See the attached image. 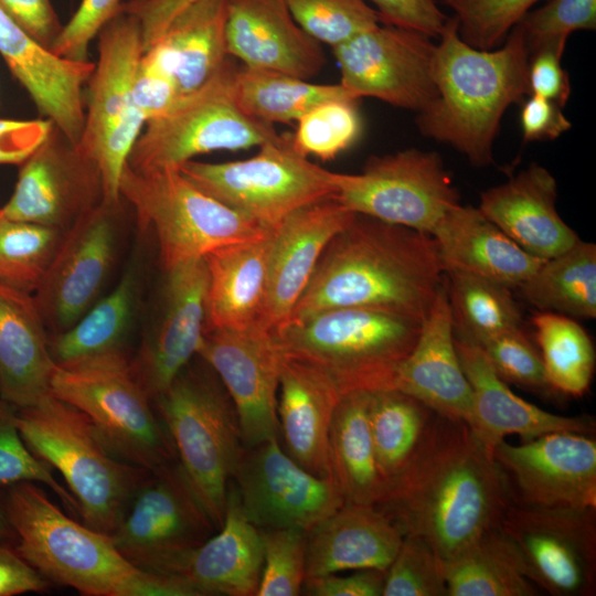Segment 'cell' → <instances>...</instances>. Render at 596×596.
Listing matches in <instances>:
<instances>
[{
  "label": "cell",
  "mask_w": 596,
  "mask_h": 596,
  "mask_svg": "<svg viewBox=\"0 0 596 596\" xmlns=\"http://www.w3.org/2000/svg\"><path fill=\"white\" fill-rule=\"evenodd\" d=\"M476 344L505 383L547 396L557 394L547 381L540 351L522 327L493 334Z\"/></svg>",
  "instance_id": "681fc988"
},
{
  "label": "cell",
  "mask_w": 596,
  "mask_h": 596,
  "mask_svg": "<svg viewBox=\"0 0 596 596\" xmlns=\"http://www.w3.org/2000/svg\"><path fill=\"white\" fill-rule=\"evenodd\" d=\"M393 387L443 417L471 423L472 391L456 350L445 277L414 347L396 370Z\"/></svg>",
  "instance_id": "d4e9b609"
},
{
  "label": "cell",
  "mask_w": 596,
  "mask_h": 596,
  "mask_svg": "<svg viewBox=\"0 0 596 596\" xmlns=\"http://www.w3.org/2000/svg\"><path fill=\"white\" fill-rule=\"evenodd\" d=\"M178 464L216 531L245 447L234 404L215 372L190 363L155 400Z\"/></svg>",
  "instance_id": "8992f818"
},
{
  "label": "cell",
  "mask_w": 596,
  "mask_h": 596,
  "mask_svg": "<svg viewBox=\"0 0 596 596\" xmlns=\"http://www.w3.org/2000/svg\"><path fill=\"white\" fill-rule=\"evenodd\" d=\"M301 29L332 49L381 24L369 0H286Z\"/></svg>",
  "instance_id": "bcb514c9"
},
{
  "label": "cell",
  "mask_w": 596,
  "mask_h": 596,
  "mask_svg": "<svg viewBox=\"0 0 596 596\" xmlns=\"http://www.w3.org/2000/svg\"><path fill=\"white\" fill-rule=\"evenodd\" d=\"M227 53L243 66L310 79L326 64L322 44L294 19L286 0H226Z\"/></svg>",
  "instance_id": "cb8c5ba5"
},
{
  "label": "cell",
  "mask_w": 596,
  "mask_h": 596,
  "mask_svg": "<svg viewBox=\"0 0 596 596\" xmlns=\"http://www.w3.org/2000/svg\"><path fill=\"white\" fill-rule=\"evenodd\" d=\"M283 355L273 330L259 323L204 332L196 356L230 395L245 448L280 437L277 390Z\"/></svg>",
  "instance_id": "e0dca14e"
},
{
  "label": "cell",
  "mask_w": 596,
  "mask_h": 596,
  "mask_svg": "<svg viewBox=\"0 0 596 596\" xmlns=\"http://www.w3.org/2000/svg\"><path fill=\"white\" fill-rule=\"evenodd\" d=\"M448 596H536L541 593L496 526L443 562Z\"/></svg>",
  "instance_id": "f35d334b"
},
{
  "label": "cell",
  "mask_w": 596,
  "mask_h": 596,
  "mask_svg": "<svg viewBox=\"0 0 596 596\" xmlns=\"http://www.w3.org/2000/svg\"><path fill=\"white\" fill-rule=\"evenodd\" d=\"M104 203L99 169L55 126L22 163L4 219L67 231Z\"/></svg>",
  "instance_id": "ac0fdd59"
},
{
  "label": "cell",
  "mask_w": 596,
  "mask_h": 596,
  "mask_svg": "<svg viewBox=\"0 0 596 596\" xmlns=\"http://www.w3.org/2000/svg\"><path fill=\"white\" fill-rule=\"evenodd\" d=\"M181 95L171 77L142 54L134 79L132 103L146 119L166 113Z\"/></svg>",
  "instance_id": "9f6ffc18"
},
{
  "label": "cell",
  "mask_w": 596,
  "mask_h": 596,
  "mask_svg": "<svg viewBox=\"0 0 596 596\" xmlns=\"http://www.w3.org/2000/svg\"><path fill=\"white\" fill-rule=\"evenodd\" d=\"M273 231L204 256L207 269L205 331L259 323L267 288Z\"/></svg>",
  "instance_id": "e575fe53"
},
{
  "label": "cell",
  "mask_w": 596,
  "mask_h": 596,
  "mask_svg": "<svg viewBox=\"0 0 596 596\" xmlns=\"http://www.w3.org/2000/svg\"><path fill=\"white\" fill-rule=\"evenodd\" d=\"M370 393L353 391L343 394L330 424L331 471L347 503L375 505L386 490L372 441Z\"/></svg>",
  "instance_id": "d590c367"
},
{
  "label": "cell",
  "mask_w": 596,
  "mask_h": 596,
  "mask_svg": "<svg viewBox=\"0 0 596 596\" xmlns=\"http://www.w3.org/2000/svg\"><path fill=\"white\" fill-rule=\"evenodd\" d=\"M237 68L228 57L203 85L147 120L127 164L140 171L179 169L200 155L260 147L278 138L272 124L253 118L238 105L234 89Z\"/></svg>",
  "instance_id": "30bf717a"
},
{
  "label": "cell",
  "mask_w": 596,
  "mask_h": 596,
  "mask_svg": "<svg viewBox=\"0 0 596 596\" xmlns=\"http://www.w3.org/2000/svg\"><path fill=\"white\" fill-rule=\"evenodd\" d=\"M119 194L134 207L140 228L155 234L164 272L272 232L207 195L174 168L140 171L126 164Z\"/></svg>",
  "instance_id": "9c48e42d"
},
{
  "label": "cell",
  "mask_w": 596,
  "mask_h": 596,
  "mask_svg": "<svg viewBox=\"0 0 596 596\" xmlns=\"http://www.w3.org/2000/svg\"><path fill=\"white\" fill-rule=\"evenodd\" d=\"M359 99L341 98L318 105L297 120L291 135L294 147L308 157L331 160L350 148L360 137L362 119Z\"/></svg>",
  "instance_id": "f6af8a7d"
},
{
  "label": "cell",
  "mask_w": 596,
  "mask_h": 596,
  "mask_svg": "<svg viewBox=\"0 0 596 596\" xmlns=\"http://www.w3.org/2000/svg\"><path fill=\"white\" fill-rule=\"evenodd\" d=\"M17 408L0 398V488L20 482L50 488L70 512L79 515L76 499L54 476L52 468L36 457L22 439L15 421Z\"/></svg>",
  "instance_id": "7dc6e473"
},
{
  "label": "cell",
  "mask_w": 596,
  "mask_h": 596,
  "mask_svg": "<svg viewBox=\"0 0 596 596\" xmlns=\"http://www.w3.org/2000/svg\"><path fill=\"white\" fill-rule=\"evenodd\" d=\"M520 118L524 141L554 140L572 127L561 106L533 94L522 104Z\"/></svg>",
  "instance_id": "6125c7cd"
},
{
  "label": "cell",
  "mask_w": 596,
  "mask_h": 596,
  "mask_svg": "<svg viewBox=\"0 0 596 596\" xmlns=\"http://www.w3.org/2000/svg\"><path fill=\"white\" fill-rule=\"evenodd\" d=\"M563 44L543 47L530 55L528 84L530 95H538L563 107L571 94L570 77L561 61Z\"/></svg>",
  "instance_id": "11a10c76"
},
{
  "label": "cell",
  "mask_w": 596,
  "mask_h": 596,
  "mask_svg": "<svg viewBox=\"0 0 596 596\" xmlns=\"http://www.w3.org/2000/svg\"><path fill=\"white\" fill-rule=\"evenodd\" d=\"M241 108L253 118L274 125L297 121L318 105L356 98L339 84H316L279 72L241 66L234 81Z\"/></svg>",
  "instance_id": "ab89813d"
},
{
  "label": "cell",
  "mask_w": 596,
  "mask_h": 596,
  "mask_svg": "<svg viewBox=\"0 0 596 596\" xmlns=\"http://www.w3.org/2000/svg\"><path fill=\"white\" fill-rule=\"evenodd\" d=\"M540 0H443L455 13L461 39L490 50L530 12Z\"/></svg>",
  "instance_id": "816d5d0a"
},
{
  "label": "cell",
  "mask_w": 596,
  "mask_h": 596,
  "mask_svg": "<svg viewBox=\"0 0 596 596\" xmlns=\"http://www.w3.org/2000/svg\"><path fill=\"white\" fill-rule=\"evenodd\" d=\"M198 1L200 0H128L124 1L123 10L139 22L145 52L180 11Z\"/></svg>",
  "instance_id": "e7e4bbea"
},
{
  "label": "cell",
  "mask_w": 596,
  "mask_h": 596,
  "mask_svg": "<svg viewBox=\"0 0 596 596\" xmlns=\"http://www.w3.org/2000/svg\"><path fill=\"white\" fill-rule=\"evenodd\" d=\"M519 289L539 311L594 319L596 245L579 240L562 254L543 260Z\"/></svg>",
  "instance_id": "74e56055"
},
{
  "label": "cell",
  "mask_w": 596,
  "mask_h": 596,
  "mask_svg": "<svg viewBox=\"0 0 596 596\" xmlns=\"http://www.w3.org/2000/svg\"><path fill=\"white\" fill-rule=\"evenodd\" d=\"M556 200L555 178L544 167L531 163L483 191L478 209L525 252L549 259L581 240L558 214Z\"/></svg>",
  "instance_id": "484cf974"
},
{
  "label": "cell",
  "mask_w": 596,
  "mask_h": 596,
  "mask_svg": "<svg viewBox=\"0 0 596 596\" xmlns=\"http://www.w3.org/2000/svg\"><path fill=\"white\" fill-rule=\"evenodd\" d=\"M97 39L98 60L87 82L84 128L77 143L91 159L107 135L137 108L132 85L143 54L140 24L123 9Z\"/></svg>",
  "instance_id": "f546056e"
},
{
  "label": "cell",
  "mask_w": 596,
  "mask_h": 596,
  "mask_svg": "<svg viewBox=\"0 0 596 596\" xmlns=\"http://www.w3.org/2000/svg\"><path fill=\"white\" fill-rule=\"evenodd\" d=\"M435 45L436 98L417 113L416 125L428 138L464 155L475 167L492 162V147L504 111L530 95L529 51L517 24L501 49L482 50L459 35L448 18Z\"/></svg>",
  "instance_id": "3957f363"
},
{
  "label": "cell",
  "mask_w": 596,
  "mask_h": 596,
  "mask_svg": "<svg viewBox=\"0 0 596 596\" xmlns=\"http://www.w3.org/2000/svg\"><path fill=\"white\" fill-rule=\"evenodd\" d=\"M259 535L263 567L256 596L300 595L306 578V531L262 529Z\"/></svg>",
  "instance_id": "c3c4849f"
},
{
  "label": "cell",
  "mask_w": 596,
  "mask_h": 596,
  "mask_svg": "<svg viewBox=\"0 0 596 596\" xmlns=\"http://www.w3.org/2000/svg\"><path fill=\"white\" fill-rule=\"evenodd\" d=\"M232 480L244 514L259 530L308 531L344 503L334 477H318L300 467L279 438L245 448Z\"/></svg>",
  "instance_id": "2e32d148"
},
{
  "label": "cell",
  "mask_w": 596,
  "mask_h": 596,
  "mask_svg": "<svg viewBox=\"0 0 596 596\" xmlns=\"http://www.w3.org/2000/svg\"><path fill=\"white\" fill-rule=\"evenodd\" d=\"M444 277L433 235L355 214L324 248L290 319L362 308L423 321Z\"/></svg>",
  "instance_id": "7a4b0ae2"
},
{
  "label": "cell",
  "mask_w": 596,
  "mask_h": 596,
  "mask_svg": "<svg viewBox=\"0 0 596 596\" xmlns=\"http://www.w3.org/2000/svg\"><path fill=\"white\" fill-rule=\"evenodd\" d=\"M437 415L421 401L394 387L370 393L372 441L386 487L415 459L428 439Z\"/></svg>",
  "instance_id": "8d00e7d4"
},
{
  "label": "cell",
  "mask_w": 596,
  "mask_h": 596,
  "mask_svg": "<svg viewBox=\"0 0 596 596\" xmlns=\"http://www.w3.org/2000/svg\"><path fill=\"white\" fill-rule=\"evenodd\" d=\"M518 24L529 55L546 46L566 45L571 33L596 29V0H550Z\"/></svg>",
  "instance_id": "f5cc1de1"
},
{
  "label": "cell",
  "mask_w": 596,
  "mask_h": 596,
  "mask_svg": "<svg viewBox=\"0 0 596 596\" xmlns=\"http://www.w3.org/2000/svg\"><path fill=\"white\" fill-rule=\"evenodd\" d=\"M50 119H0V164H22L46 140Z\"/></svg>",
  "instance_id": "680465c9"
},
{
  "label": "cell",
  "mask_w": 596,
  "mask_h": 596,
  "mask_svg": "<svg viewBox=\"0 0 596 596\" xmlns=\"http://www.w3.org/2000/svg\"><path fill=\"white\" fill-rule=\"evenodd\" d=\"M382 24H390L438 38L448 18L434 0H369Z\"/></svg>",
  "instance_id": "6f0895ef"
},
{
  "label": "cell",
  "mask_w": 596,
  "mask_h": 596,
  "mask_svg": "<svg viewBox=\"0 0 596 596\" xmlns=\"http://www.w3.org/2000/svg\"><path fill=\"white\" fill-rule=\"evenodd\" d=\"M446 270H460L519 288L542 264L478 207L458 204L432 233Z\"/></svg>",
  "instance_id": "d6a6232c"
},
{
  "label": "cell",
  "mask_w": 596,
  "mask_h": 596,
  "mask_svg": "<svg viewBox=\"0 0 596 596\" xmlns=\"http://www.w3.org/2000/svg\"><path fill=\"white\" fill-rule=\"evenodd\" d=\"M123 0H81L70 21L51 46L60 57L88 61V46L100 29L123 9Z\"/></svg>",
  "instance_id": "db71d44e"
},
{
  "label": "cell",
  "mask_w": 596,
  "mask_h": 596,
  "mask_svg": "<svg viewBox=\"0 0 596 596\" xmlns=\"http://www.w3.org/2000/svg\"><path fill=\"white\" fill-rule=\"evenodd\" d=\"M384 583V571L364 568L349 575L333 573L306 578L302 590L312 596H381Z\"/></svg>",
  "instance_id": "94428289"
},
{
  "label": "cell",
  "mask_w": 596,
  "mask_h": 596,
  "mask_svg": "<svg viewBox=\"0 0 596 596\" xmlns=\"http://www.w3.org/2000/svg\"><path fill=\"white\" fill-rule=\"evenodd\" d=\"M50 581L26 562L10 542L0 541V596L43 593Z\"/></svg>",
  "instance_id": "be15d7a7"
},
{
  "label": "cell",
  "mask_w": 596,
  "mask_h": 596,
  "mask_svg": "<svg viewBox=\"0 0 596 596\" xmlns=\"http://www.w3.org/2000/svg\"><path fill=\"white\" fill-rule=\"evenodd\" d=\"M0 541L15 543L17 534L6 512L2 494H0Z\"/></svg>",
  "instance_id": "03108f58"
},
{
  "label": "cell",
  "mask_w": 596,
  "mask_h": 596,
  "mask_svg": "<svg viewBox=\"0 0 596 596\" xmlns=\"http://www.w3.org/2000/svg\"><path fill=\"white\" fill-rule=\"evenodd\" d=\"M179 170L201 191L267 231L297 209L336 191L332 171L298 152L291 135H279L247 159L219 163L190 160Z\"/></svg>",
  "instance_id": "8fae6325"
},
{
  "label": "cell",
  "mask_w": 596,
  "mask_h": 596,
  "mask_svg": "<svg viewBox=\"0 0 596 596\" xmlns=\"http://www.w3.org/2000/svg\"><path fill=\"white\" fill-rule=\"evenodd\" d=\"M215 531L175 461L146 477L110 538L136 567L169 576L182 556Z\"/></svg>",
  "instance_id": "5bb4252c"
},
{
  "label": "cell",
  "mask_w": 596,
  "mask_h": 596,
  "mask_svg": "<svg viewBox=\"0 0 596 596\" xmlns=\"http://www.w3.org/2000/svg\"><path fill=\"white\" fill-rule=\"evenodd\" d=\"M226 0H200L180 11L143 55L188 94L209 81L230 57Z\"/></svg>",
  "instance_id": "836d02e7"
},
{
  "label": "cell",
  "mask_w": 596,
  "mask_h": 596,
  "mask_svg": "<svg viewBox=\"0 0 596 596\" xmlns=\"http://www.w3.org/2000/svg\"><path fill=\"white\" fill-rule=\"evenodd\" d=\"M54 365L34 295L0 283V398L17 409L34 405L51 392Z\"/></svg>",
  "instance_id": "1f68e13d"
},
{
  "label": "cell",
  "mask_w": 596,
  "mask_h": 596,
  "mask_svg": "<svg viewBox=\"0 0 596 596\" xmlns=\"http://www.w3.org/2000/svg\"><path fill=\"white\" fill-rule=\"evenodd\" d=\"M137 276L130 269L114 290L92 306L68 329L49 336V347L55 363L125 350L137 302Z\"/></svg>",
  "instance_id": "60d3db41"
},
{
  "label": "cell",
  "mask_w": 596,
  "mask_h": 596,
  "mask_svg": "<svg viewBox=\"0 0 596 596\" xmlns=\"http://www.w3.org/2000/svg\"><path fill=\"white\" fill-rule=\"evenodd\" d=\"M50 391L82 411L120 459L150 472L178 461L126 350L55 363Z\"/></svg>",
  "instance_id": "ba28073f"
},
{
  "label": "cell",
  "mask_w": 596,
  "mask_h": 596,
  "mask_svg": "<svg viewBox=\"0 0 596 596\" xmlns=\"http://www.w3.org/2000/svg\"><path fill=\"white\" fill-rule=\"evenodd\" d=\"M0 55L39 113L77 145L85 120L84 85L95 63L57 56L0 9Z\"/></svg>",
  "instance_id": "603a6c76"
},
{
  "label": "cell",
  "mask_w": 596,
  "mask_h": 596,
  "mask_svg": "<svg viewBox=\"0 0 596 596\" xmlns=\"http://www.w3.org/2000/svg\"><path fill=\"white\" fill-rule=\"evenodd\" d=\"M15 421L29 449L63 477L83 523L110 535L150 471L116 456L82 411L51 392Z\"/></svg>",
  "instance_id": "5b68a950"
},
{
  "label": "cell",
  "mask_w": 596,
  "mask_h": 596,
  "mask_svg": "<svg viewBox=\"0 0 596 596\" xmlns=\"http://www.w3.org/2000/svg\"><path fill=\"white\" fill-rule=\"evenodd\" d=\"M64 232L0 217V283L34 295Z\"/></svg>",
  "instance_id": "ee69618b"
},
{
  "label": "cell",
  "mask_w": 596,
  "mask_h": 596,
  "mask_svg": "<svg viewBox=\"0 0 596 596\" xmlns=\"http://www.w3.org/2000/svg\"><path fill=\"white\" fill-rule=\"evenodd\" d=\"M455 334L478 343L522 327V313L510 287L460 270L445 272Z\"/></svg>",
  "instance_id": "b9f144b4"
},
{
  "label": "cell",
  "mask_w": 596,
  "mask_h": 596,
  "mask_svg": "<svg viewBox=\"0 0 596 596\" xmlns=\"http://www.w3.org/2000/svg\"><path fill=\"white\" fill-rule=\"evenodd\" d=\"M278 389L277 416L284 450L307 471L318 477L333 476L329 429L342 396L338 386L318 366L284 354Z\"/></svg>",
  "instance_id": "f1b7e54d"
},
{
  "label": "cell",
  "mask_w": 596,
  "mask_h": 596,
  "mask_svg": "<svg viewBox=\"0 0 596 596\" xmlns=\"http://www.w3.org/2000/svg\"><path fill=\"white\" fill-rule=\"evenodd\" d=\"M117 210L102 203L64 232L34 294L52 334L73 326L98 297L117 254Z\"/></svg>",
  "instance_id": "d6986e66"
},
{
  "label": "cell",
  "mask_w": 596,
  "mask_h": 596,
  "mask_svg": "<svg viewBox=\"0 0 596 596\" xmlns=\"http://www.w3.org/2000/svg\"><path fill=\"white\" fill-rule=\"evenodd\" d=\"M406 28L379 24L333 47L340 84L356 98L373 97L419 113L437 95L435 43Z\"/></svg>",
  "instance_id": "9a60e30c"
},
{
  "label": "cell",
  "mask_w": 596,
  "mask_h": 596,
  "mask_svg": "<svg viewBox=\"0 0 596 596\" xmlns=\"http://www.w3.org/2000/svg\"><path fill=\"white\" fill-rule=\"evenodd\" d=\"M262 567L259 530L244 514L231 480L223 525L182 556L168 575L190 585L199 596H256Z\"/></svg>",
  "instance_id": "83f0119b"
},
{
  "label": "cell",
  "mask_w": 596,
  "mask_h": 596,
  "mask_svg": "<svg viewBox=\"0 0 596 596\" xmlns=\"http://www.w3.org/2000/svg\"><path fill=\"white\" fill-rule=\"evenodd\" d=\"M2 498L17 551L50 582L84 596H199L179 578L136 567L110 535L64 513L38 483L12 485Z\"/></svg>",
  "instance_id": "277c9868"
},
{
  "label": "cell",
  "mask_w": 596,
  "mask_h": 596,
  "mask_svg": "<svg viewBox=\"0 0 596 596\" xmlns=\"http://www.w3.org/2000/svg\"><path fill=\"white\" fill-rule=\"evenodd\" d=\"M383 596H448L443 562L425 540L404 535L385 572Z\"/></svg>",
  "instance_id": "f907efd6"
},
{
  "label": "cell",
  "mask_w": 596,
  "mask_h": 596,
  "mask_svg": "<svg viewBox=\"0 0 596 596\" xmlns=\"http://www.w3.org/2000/svg\"><path fill=\"white\" fill-rule=\"evenodd\" d=\"M0 9L49 50L63 29L51 0H0Z\"/></svg>",
  "instance_id": "91938a15"
},
{
  "label": "cell",
  "mask_w": 596,
  "mask_h": 596,
  "mask_svg": "<svg viewBox=\"0 0 596 596\" xmlns=\"http://www.w3.org/2000/svg\"><path fill=\"white\" fill-rule=\"evenodd\" d=\"M513 501L536 507L596 508V443L590 435L555 432L493 448Z\"/></svg>",
  "instance_id": "ffe728a7"
},
{
  "label": "cell",
  "mask_w": 596,
  "mask_h": 596,
  "mask_svg": "<svg viewBox=\"0 0 596 596\" xmlns=\"http://www.w3.org/2000/svg\"><path fill=\"white\" fill-rule=\"evenodd\" d=\"M0 217H1V212H0Z\"/></svg>",
  "instance_id": "003e7915"
},
{
  "label": "cell",
  "mask_w": 596,
  "mask_h": 596,
  "mask_svg": "<svg viewBox=\"0 0 596 596\" xmlns=\"http://www.w3.org/2000/svg\"><path fill=\"white\" fill-rule=\"evenodd\" d=\"M455 344L472 391L469 426L491 447L510 435L524 443L555 432L594 433L595 423L588 416L554 414L515 395L476 343L455 334Z\"/></svg>",
  "instance_id": "4316f807"
},
{
  "label": "cell",
  "mask_w": 596,
  "mask_h": 596,
  "mask_svg": "<svg viewBox=\"0 0 596 596\" xmlns=\"http://www.w3.org/2000/svg\"><path fill=\"white\" fill-rule=\"evenodd\" d=\"M354 216L331 195L297 209L273 230L260 326L275 330L290 319L324 248Z\"/></svg>",
  "instance_id": "7402d4cb"
},
{
  "label": "cell",
  "mask_w": 596,
  "mask_h": 596,
  "mask_svg": "<svg viewBox=\"0 0 596 596\" xmlns=\"http://www.w3.org/2000/svg\"><path fill=\"white\" fill-rule=\"evenodd\" d=\"M332 182L333 196L349 211L430 235L460 204L458 190L435 151L409 148L373 156L360 173L332 172Z\"/></svg>",
  "instance_id": "7c38bea8"
},
{
  "label": "cell",
  "mask_w": 596,
  "mask_h": 596,
  "mask_svg": "<svg viewBox=\"0 0 596 596\" xmlns=\"http://www.w3.org/2000/svg\"><path fill=\"white\" fill-rule=\"evenodd\" d=\"M166 274L159 323L130 359L132 371L151 401L198 355L205 332L207 269L204 258L181 263Z\"/></svg>",
  "instance_id": "44dd1931"
},
{
  "label": "cell",
  "mask_w": 596,
  "mask_h": 596,
  "mask_svg": "<svg viewBox=\"0 0 596 596\" xmlns=\"http://www.w3.org/2000/svg\"><path fill=\"white\" fill-rule=\"evenodd\" d=\"M532 324L552 389L565 395L583 396L595 370V350L586 330L573 318L554 312H536Z\"/></svg>",
  "instance_id": "7bdbcfd3"
},
{
  "label": "cell",
  "mask_w": 596,
  "mask_h": 596,
  "mask_svg": "<svg viewBox=\"0 0 596 596\" xmlns=\"http://www.w3.org/2000/svg\"><path fill=\"white\" fill-rule=\"evenodd\" d=\"M512 502L493 447L467 423L437 415L415 459L375 507L445 562L498 526Z\"/></svg>",
  "instance_id": "6da1fadb"
},
{
  "label": "cell",
  "mask_w": 596,
  "mask_h": 596,
  "mask_svg": "<svg viewBox=\"0 0 596 596\" xmlns=\"http://www.w3.org/2000/svg\"><path fill=\"white\" fill-rule=\"evenodd\" d=\"M421 326L389 312L338 308L290 319L273 332L285 355L324 371L343 395L393 387Z\"/></svg>",
  "instance_id": "52a82bcc"
},
{
  "label": "cell",
  "mask_w": 596,
  "mask_h": 596,
  "mask_svg": "<svg viewBox=\"0 0 596 596\" xmlns=\"http://www.w3.org/2000/svg\"><path fill=\"white\" fill-rule=\"evenodd\" d=\"M499 529L523 574L553 596L596 593V508L512 502Z\"/></svg>",
  "instance_id": "4fadbf2b"
},
{
  "label": "cell",
  "mask_w": 596,
  "mask_h": 596,
  "mask_svg": "<svg viewBox=\"0 0 596 596\" xmlns=\"http://www.w3.org/2000/svg\"><path fill=\"white\" fill-rule=\"evenodd\" d=\"M403 538L375 505L344 502L306 531V578L364 568L386 572Z\"/></svg>",
  "instance_id": "4dcf8cb0"
}]
</instances>
